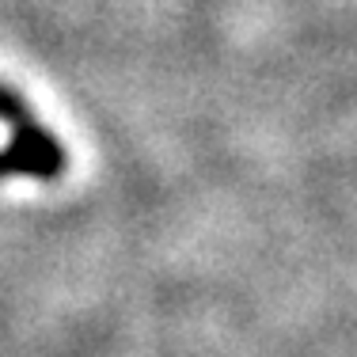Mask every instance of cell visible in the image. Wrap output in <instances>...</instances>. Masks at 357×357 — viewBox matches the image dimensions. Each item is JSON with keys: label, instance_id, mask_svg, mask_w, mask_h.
Segmentation results:
<instances>
[{"label": "cell", "instance_id": "1", "mask_svg": "<svg viewBox=\"0 0 357 357\" xmlns=\"http://www.w3.org/2000/svg\"><path fill=\"white\" fill-rule=\"evenodd\" d=\"M65 172V144L54 130L42 126L35 107L12 88L0 84V178H38L54 183Z\"/></svg>", "mask_w": 357, "mask_h": 357}]
</instances>
